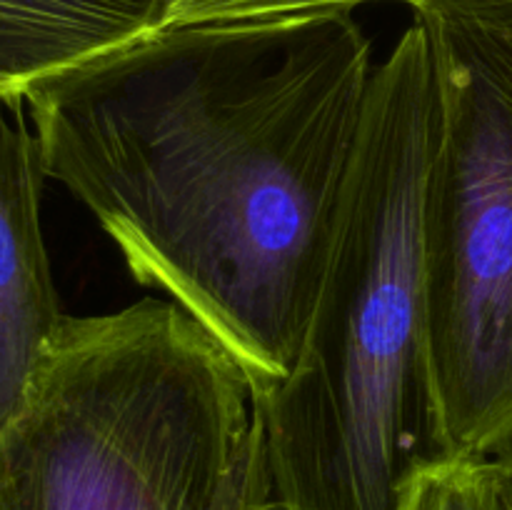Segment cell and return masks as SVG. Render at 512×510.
Masks as SVG:
<instances>
[{"label": "cell", "mask_w": 512, "mask_h": 510, "mask_svg": "<svg viewBox=\"0 0 512 510\" xmlns=\"http://www.w3.org/2000/svg\"><path fill=\"white\" fill-rule=\"evenodd\" d=\"M353 10L168 25L25 95L45 178L265 393L303 345L370 98Z\"/></svg>", "instance_id": "1"}, {"label": "cell", "mask_w": 512, "mask_h": 510, "mask_svg": "<svg viewBox=\"0 0 512 510\" xmlns=\"http://www.w3.org/2000/svg\"><path fill=\"white\" fill-rule=\"evenodd\" d=\"M368 0H175L168 25L218 23V20L278 18V15L320 13V10H353Z\"/></svg>", "instance_id": "8"}, {"label": "cell", "mask_w": 512, "mask_h": 510, "mask_svg": "<svg viewBox=\"0 0 512 510\" xmlns=\"http://www.w3.org/2000/svg\"><path fill=\"white\" fill-rule=\"evenodd\" d=\"M430 45L425 303L455 458L512 453V0H403Z\"/></svg>", "instance_id": "4"}, {"label": "cell", "mask_w": 512, "mask_h": 510, "mask_svg": "<svg viewBox=\"0 0 512 510\" xmlns=\"http://www.w3.org/2000/svg\"><path fill=\"white\" fill-rule=\"evenodd\" d=\"M403 510H500L490 460L450 458L415 483Z\"/></svg>", "instance_id": "7"}, {"label": "cell", "mask_w": 512, "mask_h": 510, "mask_svg": "<svg viewBox=\"0 0 512 510\" xmlns=\"http://www.w3.org/2000/svg\"><path fill=\"white\" fill-rule=\"evenodd\" d=\"M490 475H493L500 510H512V453L490 460Z\"/></svg>", "instance_id": "9"}, {"label": "cell", "mask_w": 512, "mask_h": 510, "mask_svg": "<svg viewBox=\"0 0 512 510\" xmlns=\"http://www.w3.org/2000/svg\"><path fill=\"white\" fill-rule=\"evenodd\" d=\"M23 108L0 100V423L63 320L40 225L45 173Z\"/></svg>", "instance_id": "5"}, {"label": "cell", "mask_w": 512, "mask_h": 510, "mask_svg": "<svg viewBox=\"0 0 512 510\" xmlns=\"http://www.w3.org/2000/svg\"><path fill=\"white\" fill-rule=\"evenodd\" d=\"M235 355L173 300L63 315L0 423V510H268Z\"/></svg>", "instance_id": "3"}, {"label": "cell", "mask_w": 512, "mask_h": 510, "mask_svg": "<svg viewBox=\"0 0 512 510\" xmlns=\"http://www.w3.org/2000/svg\"><path fill=\"white\" fill-rule=\"evenodd\" d=\"M175 0H0V100L165 28Z\"/></svg>", "instance_id": "6"}, {"label": "cell", "mask_w": 512, "mask_h": 510, "mask_svg": "<svg viewBox=\"0 0 512 510\" xmlns=\"http://www.w3.org/2000/svg\"><path fill=\"white\" fill-rule=\"evenodd\" d=\"M435 120L423 28L373 68L363 138L295 365L253 395L283 510H403L455 458L430 358L420 208Z\"/></svg>", "instance_id": "2"}]
</instances>
